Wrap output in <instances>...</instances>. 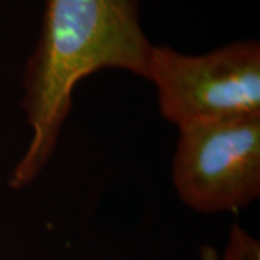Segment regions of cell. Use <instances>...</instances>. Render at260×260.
Segmentation results:
<instances>
[{
    "label": "cell",
    "instance_id": "obj_1",
    "mask_svg": "<svg viewBox=\"0 0 260 260\" xmlns=\"http://www.w3.org/2000/svg\"><path fill=\"white\" fill-rule=\"evenodd\" d=\"M152 44L140 26L138 0H47L42 30L23 78L29 146L12 175L23 188L55 150L77 84L104 68L146 78Z\"/></svg>",
    "mask_w": 260,
    "mask_h": 260
},
{
    "label": "cell",
    "instance_id": "obj_2",
    "mask_svg": "<svg viewBox=\"0 0 260 260\" xmlns=\"http://www.w3.org/2000/svg\"><path fill=\"white\" fill-rule=\"evenodd\" d=\"M146 80L162 116L178 127L260 113V45L240 41L204 55L152 47Z\"/></svg>",
    "mask_w": 260,
    "mask_h": 260
},
{
    "label": "cell",
    "instance_id": "obj_3",
    "mask_svg": "<svg viewBox=\"0 0 260 260\" xmlns=\"http://www.w3.org/2000/svg\"><path fill=\"white\" fill-rule=\"evenodd\" d=\"M172 179L200 213L236 211L260 195V113L179 129Z\"/></svg>",
    "mask_w": 260,
    "mask_h": 260
},
{
    "label": "cell",
    "instance_id": "obj_4",
    "mask_svg": "<svg viewBox=\"0 0 260 260\" xmlns=\"http://www.w3.org/2000/svg\"><path fill=\"white\" fill-rule=\"evenodd\" d=\"M221 260H260L259 242L239 224H234L230 232V244Z\"/></svg>",
    "mask_w": 260,
    "mask_h": 260
},
{
    "label": "cell",
    "instance_id": "obj_5",
    "mask_svg": "<svg viewBox=\"0 0 260 260\" xmlns=\"http://www.w3.org/2000/svg\"><path fill=\"white\" fill-rule=\"evenodd\" d=\"M201 257H203V260H221L220 259V256L217 254V251L214 250L213 247H210V246L203 247V250H201Z\"/></svg>",
    "mask_w": 260,
    "mask_h": 260
}]
</instances>
